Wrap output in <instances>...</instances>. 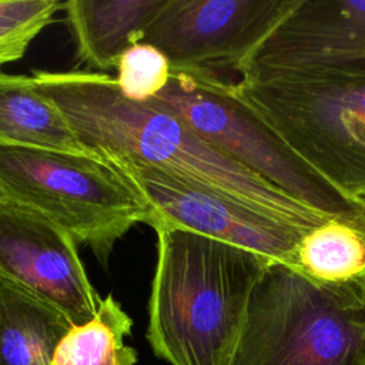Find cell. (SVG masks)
Returning a JSON list of instances; mask_svg holds the SVG:
<instances>
[{"label":"cell","mask_w":365,"mask_h":365,"mask_svg":"<svg viewBox=\"0 0 365 365\" xmlns=\"http://www.w3.org/2000/svg\"><path fill=\"white\" fill-rule=\"evenodd\" d=\"M43 91L83 150L110 165L161 170L302 232L332 220L208 144L170 110L125 98L113 76L56 71Z\"/></svg>","instance_id":"1"},{"label":"cell","mask_w":365,"mask_h":365,"mask_svg":"<svg viewBox=\"0 0 365 365\" xmlns=\"http://www.w3.org/2000/svg\"><path fill=\"white\" fill-rule=\"evenodd\" d=\"M147 341L171 365H228L251 295L272 264L188 230L161 227Z\"/></svg>","instance_id":"2"},{"label":"cell","mask_w":365,"mask_h":365,"mask_svg":"<svg viewBox=\"0 0 365 365\" xmlns=\"http://www.w3.org/2000/svg\"><path fill=\"white\" fill-rule=\"evenodd\" d=\"M217 87L346 194L365 195V66L248 71Z\"/></svg>","instance_id":"3"},{"label":"cell","mask_w":365,"mask_h":365,"mask_svg":"<svg viewBox=\"0 0 365 365\" xmlns=\"http://www.w3.org/2000/svg\"><path fill=\"white\" fill-rule=\"evenodd\" d=\"M228 365H365V281L321 282L272 262Z\"/></svg>","instance_id":"4"},{"label":"cell","mask_w":365,"mask_h":365,"mask_svg":"<svg viewBox=\"0 0 365 365\" xmlns=\"http://www.w3.org/2000/svg\"><path fill=\"white\" fill-rule=\"evenodd\" d=\"M0 192L90 247L101 264L131 227L148 224L151 215L117 170L84 153L0 144Z\"/></svg>","instance_id":"5"},{"label":"cell","mask_w":365,"mask_h":365,"mask_svg":"<svg viewBox=\"0 0 365 365\" xmlns=\"http://www.w3.org/2000/svg\"><path fill=\"white\" fill-rule=\"evenodd\" d=\"M150 101L174 113L208 144L308 208L328 218L365 220L361 200L305 163L217 87L171 73L165 88Z\"/></svg>","instance_id":"6"},{"label":"cell","mask_w":365,"mask_h":365,"mask_svg":"<svg viewBox=\"0 0 365 365\" xmlns=\"http://www.w3.org/2000/svg\"><path fill=\"white\" fill-rule=\"evenodd\" d=\"M298 0H164L140 43L158 48L171 73L235 81Z\"/></svg>","instance_id":"7"},{"label":"cell","mask_w":365,"mask_h":365,"mask_svg":"<svg viewBox=\"0 0 365 365\" xmlns=\"http://www.w3.org/2000/svg\"><path fill=\"white\" fill-rule=\"evenodd\" d=\"M150 205L153 230L174 227L230 242L295 268L304 234L198 185L145 165H111Z\"/></svg>","instance_id":"8"},{"label":"cell","mask_w":365,"mask_h":365,"mask_svg":"<svg viewBox=\"0 0 365 365\" xmlns=\"http://www.w3.org/2000/svg\"><path fill=\"white\" fill-rule=\"evenodd\" d=\"M77 242L40 214L9 200L0 204V275L58 309L73 325L88 322L100 295Z\"/></svg>","instance_id":"9"},{"label":"cell","mask_w":365,"mask_h":365,"mask_svg":"<svg viewBox=\"0 0 365 365\" xmlns=\"http://www.w3.org/2000/svg\"><path fill=\"white\" fill-rule=\"evenodd\" d=\"M342 66H365V1L298 0L240 76Z\"/></svg>","instance_id":"10"},{"label":"cell","mask_w":365,"mask_h":365,"mask_svg":"<svg viewBox=\"0 0 365 365\" xmlns=\"http://www.w3.org/2000/svg\"><path fill=\"white\" fill-rule=\"evenodd\" d=\"M164 0H68L61 3L77 58L98 71L117 68L120 56L140 43Z\"/></svg>","instance_id":"11"},{"label":"cell","mask_w":365,"mask_h":365,"mask_svg":"<svg viewBox=\"0 0 365 365\" xmlns=\"http://www.w3.org/2000/svg\"><path fill=\"white\" fill-rule=\"evenodd\" d=\"M71 327L58 309L0 275V365H51Z\"/></svg>","instance_id":"12"},{"label":"cell","mask_w":365,"mask_h":365,"mask_svg":"<svg viewBox=\"0 0 365 365\" xmlns=\"http://www.w3.org/2000/svg\"><path fill=\"white\" fill-rule=\"evenodd\" d=\"M0 144L84 153L33 76L0 71Z\"/></svg>","instance_id":"13"},{"label":"cell","mask_w":365,"mask_h":365,"mask_svg":"<svg viewBox=\"0 0 365 365\" xmlns=\"http://www.w3.org/2000/svg\"><path fill=\"white\" fill-rule=\"evenodd\" d=\"M295 269L321 282H345L365 275V220L332 218L302 235Z\"/></svg>","instance_id":"14"},{"label":"cell","mask_w":365,"mask_h":365,"mask_svg":"<svg viewBox=\"0 0 365 365\" xmlns=\"http://www.w3.org/2000/svg\"><path fill=\"white\" fill-rule=\"evenodd\" d=\"M133 319L108 294L100 298L96 315L73 325L57 344L51 365H135L137 351L124 342Z\"/></svg>","instance_id":"15"},{"label":"cell","mask_w":365,"mask_h":365,"mask_svg":"<svg viewBox=\"0 0 365 365\" xmlns=\"http://www.w3.org/2000/svg\"><path fill=\"white\" fill-rule=\"evenodd\" d=\"M58 9L56 0H0V66L20 60Z\"/></svg>","instance_id":"16"},{"label":"cell","mask_w":365,"mask_h":365,"mask_svg":"<svg viewBox=\"0 0 365 365\" xmlns=\"http://www.w3.org/2000/svg\"><path fill=\"white\" fill-rule=\"evenodd\" d=\"M117 86L121 94L137 103H147L160 94L170 81L168 58L147 43L127 48L117 63Z\"/></svg>","instance_id":"17"},{"label":"cell","mask_w":365,"mask_h":365,"mask_svg":"<svg viewBox=\"0 0 365 365\" xmlns=\"http://www.w3.org/2000/svg\"><path fill=\"white\" fill-rule=\"evenodd\" d=\"M359 200H361V201H362V202H364V204H365V195H362V197H361V198H359Z\"/></svg>","instance_id":"18"},{"label":"cell","mask_w":365,"mask_h":365,"mask_svg":"<svg viewBox=\"0 0 365 365\" xmlns=\"http://www.w3.org/2000/svg\"><path fill=\"white\" fill-rule=\"evenodd\" d=\"M3 200H4V198H3V195H1V192H0V204L3 202Z\"/></svg>","instance_id":"19"},{"label":"cell","mask_w":365,"mask_h":365,"mask_svg":"<svg viewBox=\"0 0 365 365\" xmlns=\"http://www.w3.org/2000/svg\"><path fill=\"white\" fill-rule=\"evenodd\" d=\"M364 281H365V275H364Z\"/></svg>","instance_id":"20"}]
</instances>
